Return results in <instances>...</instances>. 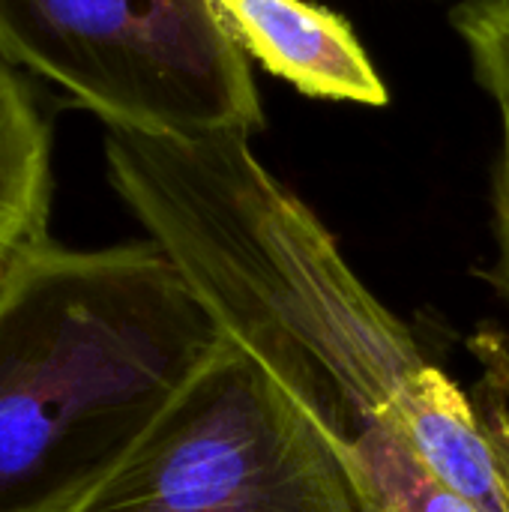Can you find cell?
I'll return each instance as SVG.
<instances>
[{
  "mask_svg": "<svg viewBox=\"0 0 509 512\" xmlns=\"http://www.w3.org/2000/svg\"><path fill=\"white\" fill-rule=\"evenodd\" d=\"M501 114L498 153L492 165V234H495V264L489 279L509 303V114Z\"/></svg>",
  "mask_w": 509,
  "mask_h": 512,
  "instance_id": "obj_9",
  "label": "cell"
},
{
  "mask_svg": "<svg viewBox=\"0 0 509 512\" xmlns=\"http://www.w3.org/2000/svg\"><path fill=\"white\" fill-rule=\"evenodd\" d=\"M51 192V123L0 57V282L48 240Z\"/></svg>",
  "mask_w": 509,
  "mask_h": 512,
  "instance_id": "obj_6",
  "label": "cell"
},
{
  "mask_svg": "<svg viewBox=\"0 0 509 512\" xmlns=\"http://www.w3.org/2000/svg\"><path fill=\"white\" fill-rule=\"evenodd\" d=\"M468 351L480 366L471 399L489 435L509 512V342L501 330L483 327L468 339Z\"/></svg>",
  "mask_w": 509,
  "mask_h": 512,
  "instance_id": "obj_8",
  "label": "cell"
},
{
  "mask_svg": "<svg viewBox=\"0 0 509 512\" xmlns=\"http://www.w3.org/2000/svg\"><path fill=\"white\" fill-rule=\"evenodd\" d=\"M219 21L264 72L306 99L390 105V87L354 24L312 0H210Z\"/></svg>",
  "mask_w": 509,
  "mask_h": 512,
  "instance_id": "obj_5",
  "label": "cell"
},
{
  "mask_svg": "<svg viewBox=\"0 0 509 512\" xmlns=\"http://www.w3.org/2000/svg\"><path fill=\"white\" fill-rule=\"evenodd\" d=\"M249 138L105 126L108 183L327 441L366 512H507L471 390L426 357Z\"/></svg>",
  "mask_w": 509,
  "mask_h": 512,
  "instance_id": "obj_1",
  "label": "cell"
},
{
  "mask_svg": "<svg viewBox=\"0 0 509 512\" xmlns=\"http://www.w3.org/2000/svg\"><path fill=\"white\" fill-rule=\"evenodd\" d=\"M450 21L468 48L477 84L509 114V0H462Z\"/></svg>",
  "mask_w": 509,
  "mask_h": 512,
  "instance_id": "obj_7",
  "label": "cell"
},
{
  "mask_svg": "<svg viewBox=\"0 0 509 512\" xmlns=\"http://www.w3.org/2000/svg\"><path fill=\"white\" fill-rule=\"evenodd\" d=\"M219 342L150 237L33 246L0 282V512L75 510Z\"/></svg>",
  "mask_w": 509,
  "mask_h": 512,
  "instance_id": "obj_2",
  "label": "cell"
},
{
  "mask_svg": "<svg viewBox=\"0 0 509 512\" xmlns=\"http://www.w3.org/2000/svg\"><path fill=\"white\" fill-rule=\"evenodd\" d=\"M72 512H366L273 375L222 333L126 459Z\"/></svg>",
  "mask_w": 509,
  "mask_h": 512,
  "instance_id": "obj_4",
  "label": "cell"
},
{
  "mask_svg": "<svg viewBox=\"0 0 509 512\" xmlns=\"http://www.w3.org/2000/svg\"><path fill=\"white\" fill-rule=\"evenodd\" d=\"M0 57L111 129L267 126L249 57L210 0H0Z\"/></svg>",
  "mask_w": 509,
  "mask_h": 512,
  "instance_id": "obj_3",
  "label": "cell"
}]
</instances>
